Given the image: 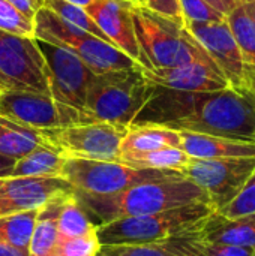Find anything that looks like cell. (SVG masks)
<instances>
[{"instance_id":"1","label":"cell","mask_w":255,"mask_h":256,"mask_svg":"<svg viewBox=\"0 0 255 256\" xmlns=\"http://www.w3.org/2000/svg\"><path fill=\"white\" fill-rule=\"evenodd\" d=\"M150 86V96L132 124H159L255 142V100L248 92L188 93Z\"/></svg>"},{"instance_id":"2","label":"cell","mask_w":255,"mask_h":256,"mask_svg":"<svg viewBox=\"0 0 255 256\" xmlns=\"http://www.w3.org/2000/svg\"><path fill=\"white\" fill-rule=\"evenodd\" d=\"M74 194L90 220L98 222L96 226L117 219L153 214L198 202L210 204L207 194L182 174L141 183L108 196L86 195L75 190Z\"/></svg>"},{"instance_id":"3","label":"cell","mask_w":255,"mask_h":256,"mask_svg":"<svg viewBox=\"0 0 255 256\" xmlns=\"http://www.w3.org/2000/svg\"><path fill=\"white\" fill-rule=\"evenodd\" d=\"M152 92L143 75V66L95 74L92 78L80 123H110L131 126Z\"/></svg>"},{"instance_id":"4","label":"cell","mask_w":255,"mask_h":256,"mask_svg":"<svg viewBox=\"0 0 255 256\" xmlns=\"http://www.w3.org/2000/svg\"><path fill=\"white\" fill-rule=\"evenodd\" d=\"M132 21L144 69L176 68L189 63L216 68L203 46L185 28V24L164 18L143 6L132 8Z\"/></svg>"},{"instance_id":"5","label":"cell","mask_w":255,"mask_h":256,"mask_svg":"<svg viewBox=\"0 0 255 256\" xmlns=\"http://www.w3.org/2000/svg\"><path fill=\"white\" fill-rule=\"evenodd\" d=\"M206 202L191 204L146 216L117 219L96 226L101 246L161 244L170 238L194 234L213 213Z\"/></svg>"},{"instance_id":"6","label":"cell","mask_w":255,"mask_h":256,"mask_svg":"<svg viewBox=\"0 0 255 256\" xmlns=\"http://www.w3.org/2000/svg\"><path fill=\"white\" fill-rule=\"evenodd\" d=\"M33 22L36 39L75 54L93 74L125 70L141 66L114 45L62 21L47 8L38 9Z\"/></svg>"},{"instance_id":"7","label":"cell","mask_w":255,"mask_h":256,"mask_svg":"<svg viewBox=\"0 0 255 256\" xmlns=\"http://www.w3.org/2000/svg\"><path fill=\"white\" fill-rule=\"evenodd\" d=\"M174 170H135L120 162L66 159L60 178L66 180L75 192L108 196L132 186L180 176Z\"/></svg>"},{"instance_id":"8","label":"cell","mask_w":255,"mask_h":256,"mask_svg":"<svg viewBox=\"0 0 255 256\" xmlns=\"http://www.w3.org/2000/svg\"><path fill=\"white\" fill-rule=\"evenodd\" d=\"M128 126L110 123H78L41 130L47 144L65 159L119 162L120 142Z\"/></svg>"},{"instance_id":"9","label":"cell","mask_w":255,"mask_h":256,"mask_svg":"<svg viewBox=\"0 0 255 256\" xmlns=\"http://www.w3.org/2000/svg\"><path fill=\"white\" fill-rule=\"evenodd\" d=\"M5 92L50 96L47 63L35 38L0 30V93Z\"/></svg>"},{"instance_id":"10","label":"cell","mask_w":255,"mask_h":256,"mask_svg":"<svg viewBox=\"0 0 255 256\" xmlns=\"http://www.w3.org/2000/svg\"><path fill=\"white\" fill-rule=\"evenodd\" d=\"M179 172L200 186L215 212L224 210L255 172L251 159H191Z\"/></svg>"},{"instance_id":"11","label":"cell","mask_w":255,"mask_h":256,"mask_svg":"<svg viewBox=\"0 0 255 256\" xmlns=\"http://www.w3.org/2000/svg\"><path fill=\"white\" fill-rule=\"evenodd\" d=\"M36 44L47 63L50 96L81 118L86 93L95 74L75 54L41 39H36Z\"/></svg>"},{"instance_id":"12","label":"cell","mask_w":255,"mask_h":256,"mask_svg":"<svg viewBox=\"0 0 255 256\" xmlns=\"http://www.w3.org/2000/svg\"><path fill=\"white\" fill-rule=\"evenodd\" d=\"M0 117L44 130L80 123V116L53 100L48 94L30 92L0 93Z\"/></svg>"},{"instance_id":"13","label":"cell","mask_w":255,"mask_h":256,"mask_svg":"<svg viewBox=\"0 0 255 256\" xmlns=\"http://www.w3.org/2000/svg\"><path fill=\"white\" fill-rule=\"evenodd\" d=\"M185 28L203 46L219 72L225 76L230 87L245 92L246 64L239 46L227 24L222 22H185Z\"/></svg>"},{"instance_id":"14","label":"cell","mask_w":255,"mask_h":256,"mask_svg":"<svg viewBox=\"0 0 255 256\" xmlns=\"http://www.w3.org/2000/svg\"><path fill=\"white\" fill-rule=\"evenodd\" d=\"M71 192L74 188L60 177H6L0 188V218L38 210L51 198Z\"/></svg>"},{"instance_id":"15","label":"cell","mask_w":255,"mask_h":256,"mask_svg":"<svg viewBox=\"0 0 255 256\" xmlns=\"http://www.w3.org/2000/svg\"><path fill=\"white\" fill-rule=\"evenodd\" d=\"M134 6L129 0H95L84 10L98 24L111 45L143 66L132 21Z\"/></svg>"},{"instance_id":"16","label":"cell","mask_w":255,"mask_h":256,"mask_svg":"<svg viewBox=\"0 0 255 256\" xmlns=\"http://www.w3.org/2000/svg\"><path fill=\"white\" fill-rule=\"evenodd\" d=\"M143 75L150 84L176 92L203 93L231 88L225 76L216 68L201 63H189L164 69L143 68Z\"/></svg>"},{"instance_id":"17","label":"cell","mask_w":255,"mask_h":256,"mask_svg":"<svg viewBox=\"0 0 255 256\" xmlns=\"http://www.w3.org/2000/svg\"><path fill=\"white\" fill-rule=\"evenodd\" d=\"M180 132V148L191 159H251L255 142L197 132Z\"/></svg>"},{"instance_id":"18","label":"cell","mask_w":255,"mask_h":256,"mask_svg":"<svg viewBox=\"0 0 255 256\" xmlns=\"http://www.w3.org/2000/svg\"><path fill=\"white\" fill-rule=\"evenodd\" d=\"M192 236L212 243L251 249L255 254V213L240 218H225L213 212Z\"/></svg>"},{"instance_id":"19","label":"cell","mask_w":255,"mask_h":256,"mask_svg":"<svg viewBox=\"0 0 255 256\" xmlns=\"http://www.w3.org/2000/svg\"><path fill=\"white\" fill-rule=\"evenodd\" d=\"M180 148V132L159 124H131L120 142V154ZM119 154V156H120Z\"/></svg>"},{"instance_id":"20","label":"cell","mask_w":255,"mask_h":256,"mask_svg":"<svg viewBox=\"0 0 255 256\" xmlns=\"http://www.w3.org/2000/svg\"><path fill=\"white\" fill-rule=\"evenodd\" d=\"M66 195L69 194H62L51 198L45 206H42L38 210L29 246V256H53V252L59 242L57 219L62 202Z\"/></svg>"},{"instance_id":"21","label":"cell","mask_w":255,"mask_h":256,"mask_svg":"<svg viewBox=\"0 0 255 256\" xmlns=\"http://www.w3.org/2000/svg\"><path fill=\"white\" fill-rule=\"evenodd\" d=\"M42 146L48 144L41 130L0 117V156L18 160Z\"/></svg>"},{"instance_id":"22","label":"cell","mask_w":255,"mask_h":256,"mask_svg":"<svg viewBox=\"0 0 255 256\" xmlns=\"http://www.w3.org/2000/svg\"><path fill=\"white\" fill-rule=\"evenodd\" d=\"M66 159L51 146H42L15 160L8 177H36L53 178L60 177Z\"/></svg>"},{"instance_id":"23","label":"cell","mask_w":255,"mask_h":256,"mask_svg":"<svg viewBox=\"0 0 255 256\" xmlns=\"http://www.w3.org/2000/svg\"><path fill=\"white\" fill-rule=\"evenodd\" d=\"M161 244L183 256H255L251 249L206 242L192 234L174 237Z\"/></svg>"},{"instance_id":"24","label":"cell","mask_w":255,"mask_h":256,"mask_svg":"<svg viewBox=\"0 0 255 256\" xmlns=\"http://www.w3.org/2000/svg\"><path fill=\"white\" fill-rule=\"evenodd\" d=\"M191 158L182 148H161L146 153H123L119 162L135 170H174L180 171Z\"/></svg>"},{"instance_id":"25","label":"cell","mask_w":255,"mask_h":256,"mask_svg":"<svg viewBox=\"0 0 255 256\" xmlns=\"http://www.w3.org/2000/svg\"><path fill=\"white\" fill-rule=\"evenodd\" d=\"M57 231L59 240L78 238L96 232V225L83 210L74 192L66 195L62 202L57 219Z\"/></svg>"},{"instance_id":"26","label":"cell","mask_w":255,"mask_h":256,"mask_svg":"<svg viewBox=\"0 0 255 256\" xmlns=\"http://www.w3.org/2000/svg\"><path fill=\"white\" fill-rule=\"evenodd\" d=\"M38 210H29L0 218V243L29 255V246Z\"/></svg>"},{"instance_id":"27","label":"cell","mask_w":255,"mask_h":256,"mask_svg":"<svg viewBox=\"0 0 255 256\" xmlns=\"http://www.w3.org/2000/svg\"><path fill=\"white\" fill-rule=\"evenodd\" d=\"M227 24L239 46L246 68L255 69V26L243 4L237 6L227 15Z\"/></svg>"},{"instance_id":"28","label":"cell","mask_w":255,"mask_h":256,"mask_svg":"<svg viewBox=\"0 0 255 256\" xmlns=\"http://www.w3.org/2000/svg\"><path fill=\"white\" fill-rule=\"evenodd\" d=\"M42 8H47L48 10H51L54 15H57L62 21L80 28V30H84L105 42H108L107 36L101 32V28L98 27V24L87 15V12L80 8V6H75L66 0H42ZM110 44V42H108Z\"/></svg>"},{"instance_id":"29","label":"cell","mask_w":255,"mask_h":256,"mask_svg":"<svg viewBox=\"0 0 255 256\" xmlns=\"http://www.w3.org/2000/svg\"><path fill=\"white\" fill-rule=\"evenodd\" d=\"M0 30L26 38H35L33 20L17 10L8 0H0Z\"/></svg>"},{"instance_id":"30","label":"cell","mask_w":255,"mask_h":256,"mask_svg":"<svg viewBox=\"0 0 255 256\" xmlns=\"http://www.w3.org/2000/svg\"><path fill=\"white\" fill-rule=\"evenodd\" d=\"M185 22H222L224 14L216 10L206 0H179Z\"/></svg>"},{"instance_id":"31","label":"cell","mask_w":255,"mask_h":256,"mask_svg":"<svg viewBox=\"0 0 255 256\" xmlns=\"http://www.w3.org/2000/svg\"><path fill=\"white\" fill-rule=\"evenodd\" d=\"M99 249L101 243L96 232H93L86 237L59 240L53 256H96Z\"/></svg>"},{"instance_id":"32","label":"cell","mask_w":255,"mask_h":256,"mask_svg":"<svg viewBox=\"0 0 255 256\" xmlns=\"http://www.w3.org/2000/svg\"><path fill=\"white\" fill-rule=\"evenodd\" d=\"M225 218H240L255 213V172L242 189V192L221 212Z\"/></svg>"},{"instance_id":"33","label":"cell","mask_w":255,"mask_h":256,"mask_svg":"<svg viewBox=\"0 0 255 256\" xmlns=\"http://www.w3.org/2000/svg\"><path fill=\"white\" fill-rule=\"evenodd\" d=\"M99 252L105 256H183L167 249L162 244L138 246H101Z\"/></svg>"},{"instance_id":"34","label":"cell","mask_w":255,"mask_h":256,"mask_svg":"<svg viewBox=\"0 0 255 256\" xmlns=\"http://www.w3.org/2000/svg\"><path fill=\"white\" fill-rule=\"evenodd\" d=\"M141 6L179 24H185L179 0H141Z\"/></svg>"},{"instance_id":"35","label":"cell","mask_w":255,"mask_h":256,"mask_svg":"<svg viewBox=\"0 0 255 256\" xmlns=\"http://www.w3.org/2000/svg\"><path fill=\"white\" fill-rule=\"evenodd\" d=\"M17 10H20L23 15H26L27 18L33 20L35 14L38 12V9L42 8V2L39 0H8Z\"/></svg>"},{"instance_id":"36","label":"cell","mask_w":255,"mask_h":256,"mask_svg":"<svg viewBox=\"0 0 255 256\" xmlns=\"http://www.w3.org/2000/svg\"><path fill=\"white\" fill-rule=\"evenodd\" d=\"M209 4H212L216 10H219L221 14H224L225 16L234 10L237 6L242 4V0H206Z\"/></svg>"},{"instance_id":"37","label":"cell","mask_w":255,"mask_h":256,"mask_svg":"<svg viewBox=\"0 0 255 256\" xmlns=\"http://www.w3.org/2000/svg\"><path fill=\"white\" fill-rule=\"evenodd\" d=\"M245 92H248L255 100V69H251V68H246Z\"/></svg>"},{"instance_id":"38","label":"cell","mask_w":255,"mask_h":256,"mask_svg":"<svg viewBox=\"0 0 255 256\" xmlns=\"http://www.w3.org/2000/svg\"><path fill=\"white\" fill-rule=\"evenodd\" d=\"M14 165H15V160L0 156V177H8Z\"/></svg>"},{"instance_id":"39","label":"cell","mask_w":255,"mask_h":256,"mask_svg":"<svg viewBox=\"0 0 255 256\" xmlns=\"http://www.w3.org/2000/svg\"><path fill=\"white\" fill-rule=\"evenodd\" d=\"M0 256H29L27 254L15 249V248H11L8 244H3L0 243Z\"/></svg>"},{"instance_id":"40","label":"cell","mask_w":255,"mask_h":256,"mask_svg":"<svg viewBox=\"0 0 255 256\" xmlns=\"http://www.w3.org/2000/svg\"><path fill=\"white\" fill-rule=\"evenodd\" d=\"M243 4V9L245 12L249 15V18L252 20L255 26V0H251V2H246V3H242Z\"/></svg>"},{"instance_id":"41","label":"cell","mask_w":255,"mask_h":256,"mask_svg":"<svg viewBox=\"0 0 255 256\" xmlns=\"http://www.w3.org/2000/svg\"><path fill=\"white\" fill-rule=\"evenodd\" d=\"M66 2H69V3H72V4H75V6H80V8H87L89 4H92L95 0H66Z\"/></svg>"},{"instance_id":"42","label":"cell","mask_w":255,"mask_h":256,"mask_svg":"<svg viewBox=\"0 0 255 256\" xmlns=\"http://www.w3.org/2000/svg\"><path fill=\"white\" fill-rule=\"evenodd\" d=\"M129 2H132L135 6H141V0H129Z\"/></svg>"},{"instance_id":"43","label":"cell","mask_w":255,"mask_h":256,"mask_svg":"<svg viewBox=\"0 0 255 256\" xmlns=\"http://www.w3.org/2000/svg\"><path fill=\"white\" fill-rule=\"evenodd\" d=\"M5 180H6V177H0V188H2V184L5 183Z\"/></svg>"},{"instance_id":"44","label":"cell","mask_w":255,"mask_h":256,"mask_svg":"<svg viewBox=\"0 0 255 256\" xmlns=\"http://www.w3.org/2000/svg\"><path fill=\"white\" fill-rule=\"evenodd\" d=\"M96 256H105V255H102L101 252H98V255H96Z\"/></svg>"},{"instance_id":"45","label":"cell","mask_w":255,"mask_h":256,"mask_svg":"<svg viewBox=\"0 0 255 256\" xmlns=\"http://www.w3.org/2000/svg\"><path fill=\"white\" fill-rule=\"evenodd\" d=\"M246 2H251V0H242V3H246Z\"/></svg>"},{"instance_id":"46","label":"cell","mask_w":255,"mask_h":256,"mask_svg":"<svg viewBox=\"0 0 255 256\" xmlns=\"http://www.w3.org/2000/svg\"><path fill=\"white\" fill-rule=\"evenodd\" d=\"M39 2H42V0H39Z\"/></svg>"}]
</instances>
